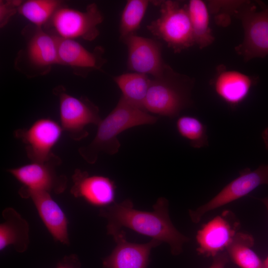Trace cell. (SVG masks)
<instances>
[{"label":"cell","instance_id":"cell-24","mask_svg":"<svg viewBox=\"0 0 268 268\" xmlns=\"http://www.w3.org/2000/svg\"><path fill=\"white\" fill-rule=\"evenodd\" d=\"M60 5L61 2L55 0H29L23 2L17 11L39 27L52 18Z\"/></svg>","mask_w":268,"mask_h":268},{"label":"cell","instance_id":"cell-2","mask_svg":"<svg viewBox=\"0 0 268 268\" xmlns=\"http://www.w3.org/2000/svg\"><path fill=\"white\" fill-rule=\"evenodd\" d=\"M158 117L134 106L121 97L115 107L98 124L96 135L88 145L78 152L88 163L94 164L100 152L117 153L121 146L118 136L133 127L156 123Z\"/></svg>","mask_w":268,"mask_h":268},{"label":"cell","instance_id":"cell-17","mask_svg":"<svg viewBox=\"0 0 268 268\" xmlns=\"http://www.w3.org/2000/svg\"><path fill=\"white\" fill-rule=\"evenodd\" d=\"M57 36L59 64L77 70H90L98 69L105 63V60L102 57L104 51L101 47H97L94 51L90 52L73 39Z\"/></svg>","mask_w":268,"mask_h":268},{"label":"cell","instance_id":"cell-20","mask_svg":"<svg viewBox=\"0 0 268 268\" xmlns=\"http://www.w3.org/2000/svg\"><path fill=\"white\" fill-rule=\"evenodd\" d=\"M113 79L122 92V97L132 105L144 110V103L151 79L148 75L128 72L115 76Z\"/></svg>","mask_w":268,"mask_h":268},{"label":"cell","instance_id":"cell-11","mask_svg":"<svg viewBox=\"0 0 268 268\" xmlns=\"http://www.w3.org/2000/svg\"><path fill=\"white\" fill-rule=\"evenodd\" d=\"M57 166L53 163L32 162L7 171L23 185L20 190L60 194L67 188V179L56 173Z\"/></svg>","mask_w":268,"mask_h":268},{"label":"cell","instance_id":"cell-7","mask_svg":"<svg viewBox=\"0 0 268 268\" xmlns=\"http://www.w3.org/2000/svg\"><path fill=\"white\" fill-rule=\"evenodd\" d=\"M60 103L61 126L71 138L80 140L88 133L85 127L89 124L98 126L102 119L98 107L87 98H77L66 92L63 86L54 90Z\"/></svg>","mask_w":268,"mask_h":268},{"label":"cell","instance_id":"cell-5","mask_svg":"<svg viewBox=\"0 0 268 268\" xmlns=\"http://www.w3.org/2000/svg\"><path fill=\"white\" fill-rule=\"evenodd\" d=\"M261 9L249 1L236 2L231 12L241 22L244 33L237 53L248 62L268 55V5L260 2Z\"/></svg>","mask_w":268,"mask_h":268},{"label":"cell","instance_id":"cell-22","mask_svg":"<svg viewBox=\"0 0 268 268\" xmlns=\"http://www.w3.org/2000/svg\"><path fill=\"white\" fill-rule=\"evenodd\" d=\"M254 243L250 235L236 233L227 248L230 258L240 268H264L263 262L251 249Z\"/></svg>","mask_w":268,"mask_h":268},{"label":"cell","instance_id":"cell-8","mask_svg":"<svg viewBox=\"0 0 268 268\" xmlns=\"http://www.w3.org/2000/svg\"><path fill=\"white\" fill-rule=\"evenodd\" d=\"M103 20V15L95 3L89 4L84 11L60 7L51 19L58 37L73 40L81 38L89 41L99 35L97 27Z\"/></svg>","mask_w":268,"mask_h":268},{"label":"cell","instance_id":"cell-31","mask_svg":"<svg viewBox=\"0 0 268 268\" xmlns=\"http://www.w3.org/2000/svg\"><path fill=\"white\" fill-rule=\"evenodd\" d=\"M263 264H264V268H268V256L264 261V262H263Z\"/></svg>","mask_w":268,"mask_h":268},{"label":"cell","instance_id":"cell-3","mask_svg":"<svg viewBox=\"0 0 268 268\" xmlns=\"http://www.w3.org/2000/svg\"><path fill=\"white\" fill-rule=\"evenodd\" d=\"M193 81L166 65L162 72L151 79L144 103L148 113L174 118L192 104Z\"/></svg>","mask_w":268,"mask_h":268},{"label":"cell","instance_id":"cell-25","mask_svg":"<svg viewBox=\"0 0 268 268\" xmlns=\"http://www.w3.org/2000/svg\"><path fill=\"white\" fill-rule=\"evenodd\" d=\"M179 134L189 141L191 146L201 148L208 145L206 127L199 119L191 116H183L176 122Z\"/></svg>","mask_w":268,"mask_h":268},{"label":"cell","instance_id":"cell-16","mask_svg":"<svg viewBox=\"0 0 268 268\" xmlns=\"http://www.w3.org/2000/svg\"><path fill=\"white\" fill-rule=\"evenodd\" d=\"M238 226V224L233 226L226 214L214 217L197 233L199 253L207 257L217 256L231 244Z\"/></svg>","mask_w":268,"mask_h":268},{"label":"cell","instance_id":"cell-4","mask_svg":"<svg viewBox=\"0 0 268 268\" xmlns=\"http://www.w3.org/2000/svg\"><path fill=\"white\" fill-rule=\"evenodd\" d=\"M160 15L147 25L154 36L164 41L175 53L195 45L187 4L177 0L153 1Z\"/></svg>","mask_w":268,"mask_h":268},{"label":"cell","instance_id":"cell-26","mask_svg":"<svg viewBox=\"0 0 268 268\" xmlns=\"http://www.w3.org/2000/svg\"><path fill=\"white\" fill-rule=\"evenodd\" d=\"M23 2L19 0L0 2V27L4 26L9 18L17 11L18 8Z\"/></svg>","mask_w":268,"mask_h":268},{"label":"cell","instance_id":"cell-28","mask_svg":"<svg viewBox=\"0 0 268 268\" xmlns=\"http://www.w3.org/2000/svg\"><path fill=\"white\" fill-rule=\"evenodd\" d=\"M228 261V257L226 253H219L214 257L213 262L209 268H225Z\"/></svg>","mask_w":268,"mask_h":268},{"label":"cell","instance_id":"cell-12","mask_svg":"<svg viewBox=\"0 0 268 268\" xmlns=\"http://www.w3.org/2000/svg\"><path fill=\"white\" fill-rule=\"evenodd\" d=\"M121 230L115 232L113 237L117 245L110 255L103 260L104 268H147L152 248L161 242L152 239L144 244L131 243L127 240Z\"/></svg>","mask_w":268,"mask_h":268},{"label":"cell","instance_id":"cell-15","mask_svg":"<svg viewBox=\"0 0 268 268\" xmlns=\"http://www.w3.org/2000/svg\"><path fill=\"white\" fill-rule=\"evenodd\" d=\"M71 194L81 198L92 205L106 206L114 202L116 186L110 178L103 176H89L86 171L76 169L72 176Z\"/></svg>","mask_w":268,"mask_h":268},{"label":"cell","instance_id":"cell-18","mask_svg":"<svg viewBox=\"0 0 268 268\" xmlns=\"http://www.w3.org/2000/svg\"><path fill=\"white\" fill-rule=\"evenodd\" d=\"M2 216L4 220L0 224V251L12 246L17 252H24L30 243L28 222L11 207L4 209Z\"/></svg>","mask_w":268,"mask_h":268},{"label":"cell","instance_id":"cell-10","mask_svg":"<svg viewBox=\"0 0 268 268\" xmlns=\"http://www.w3.org/2000/svg\"><path fill=\"white\" fill-rule=\"evenodd\" d=\"M128 48L127 66L135 72L155 77L166 64L162 57V44L156 40L134 34L122 39Z\"/></svg>","mask_w":268,"mask_h":268},{"label":"cell","instance_id":"cell-13","mask_svg":"<svg viewBox=\"0 0 268 268\" xmlns=\"http://www.w3.org/2000/svg\"><path fill=\"white\" fill-rule=\"evenodd\" d=\"M256 80L242 72L218 67L211 85L217 96L232 108L241 104L249 96Z\"/></svg>","mask_w":268,"mask_h":268},{"label":"cell","instance_id":"cell-1","mask_svg":"<svg viewBox=\"0 0 268 268\" xmlns=\"http://www.w3.org/2000/svg\"><path fill=\"white\" fill-rule=\"evenodd\" d=\"M153 209L152 211L136 209L134 208L133 202L126 199L103 207L99 214L107 221L108 234L112 235L122 227H127L161 243H167L172 254L179 255L189 238L172 224L169 215L168 201L164 198H159Z\"/></svg>","mask_w":268,"mask_h":268},{"label":"cell","instance_id":"cell-9","mask_svg":"<svg viewBox=\"0 0 268 268\" xmlns=\"http://www.w3.org/2000/svg\"><path fill=\"white\" fill-rule=\"evenodd\" d=\"M268 185V164L251 171L245 169L240 176L225 186L214 197L195 210L189 211L194 223H198L207 212L241 198L259 186Z\"/></svg>","mask_w":268,"mask_h":268},{"label":"cell","instance_id":"cell-30","mask_svg":"<svg viewBox=\"0 0 268 268\" xmlns=\"http://www.w3.org/2000/svg\"><path fill=\"white\" fill-rule=\"evenodd\" d=\"M261 201L263 202V203L265 205L268 211V197H266L265 198H263L261 199Z\"/></svg>","mask_w":268,"mask_h":268},{"label":"cell","instance_id":"cell-27","mask_svg":"<svg viewBox=\"0 0 268 268\" xmlns=\"http://www.w3.org/2000/svg\"><path fill=\"white\" fill-rule=\"evenodd\" d=\"M81 263L75 254L66 256L60 261L56 268H80Z\"/></svg>","mask_w":268,"mask_h":268},{"label":"cell","instance_id":"cell-14","mask_svg":"<svg viewBox=\"0 0 268 268\" xmlns=\"http://www.w3.org/2000/svg\"><path fill=\"white\" fill-rule=\"evenodd\" d=\"M18 193L22 198L31 199L41 220L54 239L69 245L67 217L59 205L53 199L51 193L20 189Z\"/></svg>","mask_w":268,"mask_h":268},{"label":"cell","instance_id":"cell-29","mask_svg":"<svg viewBox=\"0 0 268 268\" xmlns=\"http://www.w3.org/2000/svg\"><path fill=\"white\" fill-rule=\"evenodd\" d=\"M262 138L265 145V147L268 150V128L265 129L262 134Z\"/></svg>","mask_w":268,"mask_h":268},{"label":"cell","instance_id":"cell-23","mask_svg":"<svg viewBox=\"0 0 268 268\" xmlns=\"http://www.w3.org/2000/svg\"><path fill=\"white\" fill-rule=\"evenodd\" d=\"M150 1L147 0H129L121 14L119 31L123 39L135 34L145 14Z\"/></svg>","mask_w":268,"mask_h":268},{"label":"cell","instance_id":"cell-6","mask_svg":"<svg viewBox=\"0 0 268 268\" xmlns=\"http://www.w3.org/2000/svg\"><path fill=\"white\" fill-rule=\"evenodd\" d=\"M63 131L61 125L56 121L50 118H41L28 129L16 130L14 136L25 144L27 156L31 162L53 163L59 165L62 160L52 149Z\"/></svg>","mask_w":268,"mask_h":268},{"label":"cell","instance_id":"cell-19","mask_svg":"<svg viewBox=\"0 0 268 268\" xmlns=\"http://www.w3.org/2000/svg\"><path fill=\"white\" fill-rule=\"evenodd\" d=\"M27 55L30 63L38 68L59 64L57 36L38 30L29 42Z\"/></svg>","mask_w":268,"mask_h":268},{"label":"cell","instance_id":"cell-21","mask_svg":"<svg viewBox=\"0 0 268 268\" xmlns=\"http://www.w3.org/2000/svg\"><path fill=\"white\" fill-rule=\"evenodd\" d=\"M195 45L203 49L211 44L214 40L210 27L209 9L206 3L201 0H191L187 4Z\"/></svg>","mask_w":268,"mask_h":268}]
</instances>
